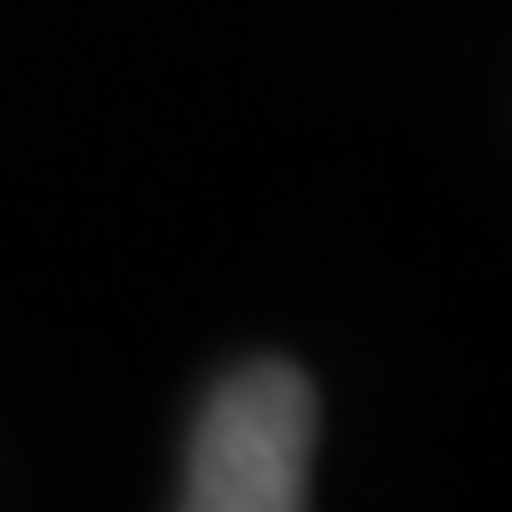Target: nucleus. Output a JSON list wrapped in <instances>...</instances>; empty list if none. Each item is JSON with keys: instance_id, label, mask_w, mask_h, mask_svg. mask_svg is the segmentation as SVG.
<instances>
[{"instance_id": "f257e3e1", "label": "nucleus", "mask_w": 512, "mask_h": 512, "mask_svg": "<svg viewBox=\"0 0 512 512\" xmlns=\"http://www.w3.org/2000/svg\"><path fill=\"white\" fill-rule=\"evenodd\" d=\"M313 434V384L292 363H242L192 427L178 512H306Z\"/></svg>"}]
</instances>
